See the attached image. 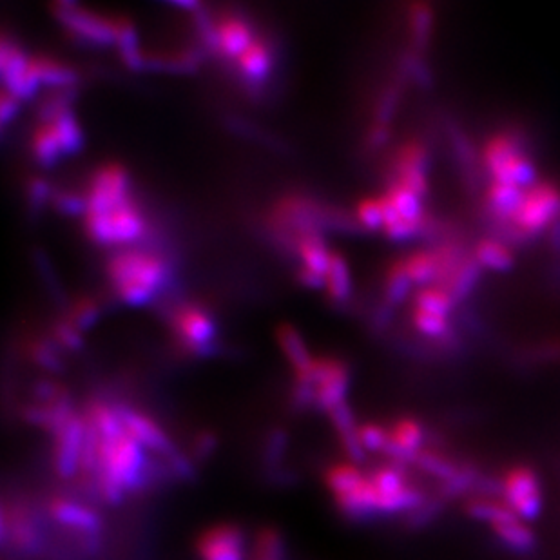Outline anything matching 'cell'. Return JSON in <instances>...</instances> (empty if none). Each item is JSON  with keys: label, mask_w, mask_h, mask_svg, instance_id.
Segmentation results:
<instances>
[{"label": "cell", "mask_w": 560, "mask_h": 560, "mask_svg": "<svg viewBox=\"0 0 560 560\" xmlns=\"http://www.w3.org/2000/svg\"><path fill=\"white\" fill-rule=\"evenodd\" d=\"M450 136H452V144H454L457 162L461 164L463 173L468 178V185L475 187L477 182H479V174L477 173L481 171V165H479V160H477V155H475L474 147L468 142V138L463 136V133L455 126L450 127Z\"/></svg>", "instance_id": "obj_33"}, {"label": "cell", "mask_w": 560, "mask_h": 560, "mask_svg": "<svg viewBox=\"0 0 560 560\" xmlns=\"http://www.w3.org/2000/svg\"><path fill=\"white\" fill-rule=\"evenodd\" d=\"M417 468L423 470L425 474L432 475L437 481L443 484L452 483L459 474H461V466H457L454 461H450L446 455L439 454L437 450L425 448L421 454L417 455Z\"/></svg>", "instance_id": "obj_26"}, {"label": "cell", "mask_w": 560, "mask_h": 560, "mask_svg": "<svg viewBox=\"0 0 560 560\" xmlns=\"http://www.w3.org/2000/svg\"><path fill=\"white\" fill-rule=\"evenodd\" d=\"M51 124L55 126L58 133V140H60V145H62V153L66 155H75L77 151L82 149L84 145V136H82V131L78 127L77 120L71 111H64L55 118L51 120Z\"/></svg>", "instance_id": "obj_34"}, {"label": "cell", "mask_w": 560, "mask_h": 560, "mask_svg": "<svg viewBox=\"0 0 560 560\" xmlns=\"http://www.w3.org/2000/svg\"><path fill=\"white\" fill-rule=\"evenodd\" d=\"M98 318V305L95 301L80 300L77 305H73L71 310V323L77 327L78 330L89 329L95 319Z\"/></svg>", "instance_id": "obj_42"}, {"label": "cell", "mask_w": 560, "mask_h": 560, "mask_svg": "<svg viewBox=\"0 0 560 560\" xmlns=\"http://www.w3.org/2000/svg\"><path fill=\"white\" fill-rule=\"evenodd\" d=\"M198 560H247V535L234 522L205 528L194 542Z\"/></svg>", "instance_id": "obj_9"}, {"label": "cell", "mask_w": 560, "mask_h": 560, "mask_svg": "<svg viewBox=\"0 0 560 560\" xmlns=\"http://www.w3.org/2000/svg\"><path fill=\"white\" fill-rule=\"evenodd\" d=\"M0 75L4 89L19 100H28L39 89V82L29 68V57L6 37L0 44Z\"/></svg>", "instance_id": "obj_11"}, {"label": "cell", "mask_w": 560, "mask_h": 560, "mask_svg": "<svg viewBox=\"0 0 560 560\" xmlns=\"http://www.w3.org/2000/svg\"><path fill=\"white\" fill-rule=\"evenodd\" d=\"M298 254H300L303 267L309 271L318 272L321 276L327 274L329 269L330 254L323 240L314 231L301 232L298 236Z\"/></svg>", "instance_id": "obj_22"}, {"label": "cell", "mask_w": 560, "mask_h": 560, "mask_svg": "<svg viewBox=\"0 0 560 560\" xmlns=\"http://www.w3.org/2000/svg\"><path fill=\"white\" fill-rule=\"evenodd\" d=\"M298 383H307L314 390V408L325 410L329 414L336 406L347 403L348 367L339 359L319 358L314 359V365L309 374L296 379Z\"/></svg>", "instance_id": "obj_5"}, {"label": "cell", "mask_w": 560, "mask_h": 560, "mask_svg": "<svg viewBox=\"0 0 560 560\" xmlns=\"http://www.w3.org/2000/svg\"><path fill=\"white\" fill-rule=\"evenodd\" d=\"M116 46L120 49V55L124 58L127 68H145V58L138 51L135 29H133V24L127 19H120V31H118Z\"/></svg>", "instance_id": "obj_37"}, {"label": "cell", "mask_w": 560, "mask_h": 560, "mask_svg": "<svg viewBox=\"0 0 560 560\" xmlns=\"http://www.w3.org/2000/svg\"><path fill=\"white\" fill-rule=\"evenodd\" d=\"M17 107H19V98L13 97L6 89H2V95H0V122H2V126H6L15 116Z\"/></svg>", "instance_id": "obj_46"}, {"label": "cell", "mask_w": 560, "mask_h": 560, "mask_svg": "<svg viewBox=\"0 0 560 560\" xmlns=\"http://www.w3.org/2000/svg\"><path fill=\"white\" fill-rule=\"evenodd\" d=\"M414 287L412 280L408 278L406 274L405 263L403 260L394 261L390 265V271L387 274V285H385V290H387V301L388 305H399L406 300V296L410 294V290Z\"/></svg>", "instance_id": "obj_36"}, {"label": "cell", "mask_w": 560, "mask_h": 560, "mask_svg": "<svg viewBox=\"0 0 560 560\" xmlns=\"http://www.w3.org/2000/svg\"><path fill=\"white\" fill-rule=\"evenodd\" d=\"M388 434H390V439H388L387 450H385L388 461L401 464V466L416 463L417 455L425 450L423 448L425 445L423 425L414 417H403V419H397L396 423L388 428Z\"/></svg>", "instance_id": "obj_13"}, {"label": "cell", "mask_w": 560, "mask_h": 560, "mask_svg": "<svg viewBox=\"0 0 560 560\" xmlns=\"http://www.w3.org/2000/svg\"><path fill=\"white\" fill-rule=\"evenodd\" d=\"M388 200L394 203V207L397 209V213L401 214L403 218H406L408 222L414 223H425L426 216L425 211H423V203H421V198L417 194L408 191L406 187H403L397 182H392V185L388 187L387 193H385Z\"/></svg>", "instance_id": "obj_30"}, {"label": "cell", "mask_w": 560, "mask_h": 560, "mask_svg": "<svg viewBox=\"0 0 560 560\" xmlns=\"http://www.w3.org/2000/svg\"><path fill=\"white\" fill-rule=\"evenodd\" d=\"M455 305H457V301L454 300V296L439 285L421 287L414 296V309L434 312V314L445 316V318H448L454 312Z\"/></svg>", "instance_id": "obj_27"}, {"label": "cell", "mask_w": 560, "mask_h": 560, "mask_svg": "<svg viewBox=\"0 0 560 560\" xmlns=\"http://www.w3.org/2000/svg\"><path fill=\"white\" fill-rule=\"evenodd\" d=\"M300 280L310 287V289H319V287H325V276H321L318 272L309 271V269H301Z\"/></svg>", "instance_id": "obj_49"}, {"label": "cell", "mask_w": 560, "mask_h": 560, "mask_svg": "<svg viewBox=\"0 0 560 560\" xmlns=\"http://www.w3.org/2000/svg\"><path fill=\"white\" fill-rule=\"evenodd\" d=\"M406 274L414 285L428 287L437 281V258L434 251H416L408 254L405 260Z\"/></svg>", "instance_id": "obj_28"}, {"label": "cell", "mask_w": 560, "mask_h": 560, "mask_svg": "<svg viewBox=\"0 0 560 560\" xmlns=\"http://www.w3.org/2000/svg\"><path fill=\"white\" fill-rule=\"evenodd\" d=\"M428 165H430V155H428L425 145L419 144V142H408L397 151L394 171L396 174L405 173V171L428 173Z\"/></svg>", "instance_id": "obj_35"}, {"label": "cell", "mask_w": 560, "mask_h": 560, "mask_svg": "<svg viewBox=\"0 0 560 560\" xmlns=\"http://www.w3.org/2000/svg\"><path fill=\"white\" fill-rule=\"evenodd\" d=\"M464 512L474 521L486 522L490 526L508 524V522L521 521L512 508L504 501L493 499V497H474L464 504Z\"/></svg>", "instance_id": "obj_18"}, {"label": "cell", "mask_w": 560, "mask_h": 560, "mask_svg": "<svg viewBox=\"0 0 560 560\" xmlns=\"http://www.w3.org/2000/svg\"><path fill=\"white\" fill-rule=\"evenodd\" d=\"M174 327L185 348L198 356H207L216 336L214 321L205 310L187 305L176 312Z\"/></svg>", "instance_id": "obj_12"}, {"label": "cell", "mask_w": 560, "mask_h": 560, "mask_svg": "<svg viewBox=\"0 0 560 560\" xmlns=\"http://www.w3.org/2000/svg\"><path fill=\"white\" fill-rule=\"evenodd\" d=\"M475 260L483 269L495 272L512 271L515 265V254L508 243L501 242L497 238H484L475 245Z\"/></svg>", "instance_id": "obj_19"}, {"label": "cell", "mask_w": 560, "mask_h": 560, "mask_svg": "<svg viewBox=\"0 0 560 560\" xmlns=\"http://www.w3.org/2000/svg\"><path fill=\"white\" fill-rule=\"evenodd\" d=\"M57 19L80 39L109 46L118 42L120 19H107L93 11L84 10L75 2H58L53 6Z\"/></svg>", "instance_id": "obj_7"}, {"label": "cell", "mask_w": 560, "mask_h": 560, "mask_svg": "<svg viewBox=\"0 0 560 560\" xmlns=\"http://www.w3.org/2000/svg\"><path fill=\"white\" fill-rule=\"evenodd\" d=\"M410 20H412V33H414L417 48H425L426 42L430 39V33H432V24H434V15H432L430 6H426V4L412 6Z\"/></svg>", "instance_id": "obj_39"}, {"label": "cell", "mask_w": 560, "mask_h": 560, "mask_svg": "<svg viewBox=\"0 0 560 560\" xmlns=\"http://www.w3.org/2000/svg\"><path fill=\"white\" fill-rule=\"evenodd\" d=\"M524 142L515 133H497L493 135L483 149V167L493 180H499L506 167L512 164L517 156L524 155Z\"/></svg>", "instance_id": "obj_14"}, {"label": "cell", "mask_w": 560, "mask_h": 560, "mask_svg": "<svg viewBox=\"0 0 560 560\" xmlns=\"http://www.w3.org/2000/svg\"><path fill=\"white\" fill-rule=\"evenodd\" d=\"M330 421L334 425V430L339 437V443L343 446L345 454L348 455L350 463L361 464L365 461V448L361 445V437H359V425L352 416V410L347 403L336 406L334 410L329 412Z\"/></svg>", "instance_id": "obj_15"}, {"label": "cell", "mask_w": 560, "mask_h": 560, "mask_svg": "<svg viewBox=\"0 0 560 560\" xmlns=\"http://www.w3.org/2000/svg\"><path fill=\"white\" fill-rule=\"evenodd\" d=\"M33 156L40 165L51 167L57 164L58 158H62V145L58 140V133L55 126L51 122H40V126L33 133V142H31Z\"/></svg>", "instance_id": "obj_23"}, {"label": "cell", "mask_w": 560, "mask_h": 560, "mask_svg": "<svg viewBox=\"0 0 560 560\" xmlns=\"http://www.w3.org/2000/svg\"><path fill=\"white\" fill-rule=\"evenodd\" d=\"M276 338H278V343H280L285 358L289 359L290 365L296 372V379L307 376L310 368L314 365V358L310 356L309 350L305 347L300 332L294 329L292 325L283 323L276 330Z\"/></svg>", "instance_id": "obj_17"}, {"label": "cell", "mask_w": 560, "mask_h": 560, "mask_svg": "<svg viewBox=\"0 0 560 560\" xmlns=\"http://www.w3.org/2000/svg\"><path fill=\"white\" fill-rule=\"evenodd\" d=\"M49 519L57 522L64 530L73 533L78 539V546L84 551L97 550L102 537V517L97 510L89 508L71 497H51L48 503Z\"/></svg>", "instance_id": "obj_4"}, {"label": "cell", "mask_w": 560, "mask_h": 560, "mask_svg": "<svg viewBox=\"0 0 560 560\" xmlns=\"http://www.w3.org/2000/svg\"><path fill=\"white\" fill-rule=\"evenodd\" d=\"M129 200V174L122 165L106 164L93 174L87 194L86 211L106 213Z\"/></svg>", "instance_id": "obj_10"}, {"label": "cell", "mask_w": 560, "mask_h": 560, "mask_svg": "<svg viewBox=\"0 0 560 560\" xmlns=\"http://www.w3.org/2000/svg\"><path fill=\"white\" fill-rule=\"evenodd\" d=\"M503 501L521 521H535L542 512L539 475L530 466H512L501 477Z\"/></svg>", "instance_id": "obj_6"}, {"label": "cell", "mask_w": 560, "mask_h": 560, "mask_svg": "<svg viewBox=\"0 0 560 560\" xmlns=\"http://www.w3.org/2000/svg\"><path fill=\"white\" fill-rule=\"evenodd\" d=\"M492 532L499 541L503 542L504 548L515 553H530L537 546V537L522 521L508 522L493 526Z\"/></svg>", "instance_id": "obj_25"}, {"label": "cell", "mask_w": 560, "mask_h": 560, "mask_svg": "<svg viewBox=\"0 0 560 560\" xmlns=\"http://www.w3.org/2000/svg\"><path fill=\"white\" fill-rule=\"evenodd\" d=\"M216 40L218 51L223 57L238 60L245 49L251 46V26L240 17H225L216 24Z\"/></svg>", "instance_id": "obj_16"}, {"label": "cell", "mask_w": 560, "mask_h": 560, "mask_svg": "<svg viewBox=\"0 0 560 560\" xmlns=\"http://www.w3.org/2000/svg\"><path fill=\"white\" fill-rule=\"evenodd\" d=\"M359 223L367 229V231H377L383 229V209L379 198H365L358 205V214H356Z\"/></svg>", "instance_id": "obj_41"}, {"label": "cell", "mask_w": 560, "mask_h": 560, "mask_svg": "<svg viewBox=\"0 0 560 560\" xmlns=\"http://www.w3.org/2000/svg\"><path fill=\"white\" fill-rule=\"evenodd\" d=\"M325 289L332 300L345 301L350 296V272L347 261L338 252L330 254L329 269L325 274Z\"/></svg>", "instance_id": "obj_31"}, {"label": "cell", "mask_w": 560, "mask_h": 560, "mask_svg": "<svg viewBox=\"0 0 560 560\" xmlns=\"http://www.w3.org/2000/svg\"><path fill=\"white\" fill-rule=\"evenodd\" d=\"M84 222L89 238L104 247L129 245L142 238L145 232L144 216L131 200L106 213L86 211Z\"/></svg>", "instance_id": "obj_2"}, {"label": "cell", "mask_w": 560, "mask_h": 560, "mask_svg": "<svg viewBox=\"0 0 560 560\" xmlns=\"http://www.w3.org/2000/svg\"><path fill=\"white\" fill-rule=\"evenodd\" d=\"M33 358H35V361H37L39 365L49 368V370H58V367H60L57 354L53 352V348H49L48 345H44V343L33 345Z\"/></svg>", "instance_id": "obj_45"}, {"label": "cell", "mask_w": 560, "mask_h": 560, "mask_svg": "<svg viewBox=\"0 0 560 560\" xmlns=\"http://www.w3.org/2000/svg\"><path fill=\"white\" fill-rule=\"evenodd\" d=\"M381 209H383V231L390 240L394 242H406L410 238H414L417 234L425 232V223L408 222L401 214L397 213L394 203L388 200L387 196H379Z\"/></svg>", "instance_id": "obj_21"}, {"label": "cell", "mask_w": 560, "mask_h": 560, "mask_svg": "<svg viewBox=\"0 0 560 560\" xmlns=\"http://www.w3.org/2000/svg\"><path fill=\"white\" fill-rule=\"evenodd\" d=\"M249 560H287V546L281 533L271 526L263 528L254 541Z\"/></svg>", "instance_id": "obj_32"}, {"label": "cell", "mask_w": 560, "mask_h": 560, "mask_svg": "<svg viewBox=\"0 0 560 560\" xmlns=\"http://www.w3.org/2000/svg\"><path fill=\"white\" fill-rule=\"evenodd\" d=\"M55 336H57L58 341H60V345L71 348V350H77V348H80V345H82V339H80L78 329L71 321L58 323L57 327H55Z\"/></svg>", "instance_id": "obj_44"}, {"label": "cell", "mask_w": 560, "mask_h": 560, "mask_svg": "<svg viewBox=\"0 0 560 560\" xmlns=\"http://www.w3.org/2000/svg\"><path fill=\"white\" fill-rule=\"evenodd\" d=\"M29 196H31V202L35 203V205L44 203L46 196H48V185H46V182H42L39 178L31 180V184H29Z\"/></svg>", "instance_id": "obj_48"}, {"label": "cell", "mask_w": 560, "mask_h": 560, "mask_svg": "<svg viewBox=\"0 0 560 560\" xmlns=\"http://www.w3.org/2000/svg\"><path fill=\"white\" fill-rule=\"evenodd\" d=\"M412 321H414V327L428 338L443 339L450 334L448 318L434 314V312L414 309Z\"/></svg>", "instance_id": "obj_38"}, {"label": "cell", "mask_w": 560, "mask_h": 560, "mask_svg": "<svg viewBox=\"0 0 560 560\" xmlns=\"http://www.w3.org/2000/svg\"><path fill=\"white\" fill-rule=\"evenodd\" d=\"M29 68L33 77L40 84L48 87H58V89H66L75 84L77 75L73 69L60 64L57 60L49 57H33L29 58Z\"/></svg>", "instance_id": "obj_20"}, {"label": "cell", "mask_w": 560, "mask_h": 560, "mask_svg": "<svg viewBox=\"0 0 560 560\" xmlns=\"http://www.w3.org/2000/svg\"><path fill=\"white\" fill-rule=\"evenodd\" d=\"M107 276L126 305H145L162 289L167 278L165 261L140 249L116 252L107 263Z\"/></svg>", "instance_id": "obj_1"}, {"label": "cell", "mask_w": 560, "mask_h": 560, "mask_svg": "<svg viewBox=\"0 0 560 560\" xmlns=\"http://www.w3.org/2000/svg\"><path fill=\"white\" fill-rule=\"evenodd\" d=\"M557 220H560V187L551 182H537L526 189L512 223L524 240L530 242L537 234L551 229Z\"/></svg>", "instance_id": "obj_3"}, {"label": "cell", "mask_w": 560, "mask_h": 560, "mask_svg": "<svg viewBox=\"0 0 560 560\" xmlns=\"http://www.w3.org/2000/svg\"><path fill=\"white\" fill-rule=\"evenodd\" d=\"M53 203L60 213L64 214H86L87 202L78 198L75 194L58 193L53 196Z\"/></svg>", "instance_id": "obj_43"}, {"label": "cell", "mask_w": 560, "mask_h": 560, "mask_svg": "<svg viewBox=\"0 0 560 560\" xmlns=\"http://www.w3.org/2000/svg\"><path fill=\"white\" fill-rule=\"evenodd\" d=\"M214 446H216V439H214V435H198V439H196V445H194V454L198 455V457L202 459V457H205V455H209L211 454V452H213Z\"/></svg>", "instance_id": "obj_47"}, {"label": "cell", "mask_w": 560, "mask_h": 560, "mask_svg": "<svg viewBox=\"0 0 560 560\" xmlns=\"http://www.w3.org/2000/svg\"><path fill=\"white\" fill-rule=\"evenodd\" d=\"M86 437V419L77 414H73L64 425L53 432L51 463L58 477L71 479L80 472Z\"/></svg>", "instance_id": "obj_8"}, {"label": "cell", "mask_w": 560, "mask_h": 560, "mask_svg": "<svg viewBox=\"0 0 560 560\" xmlns=\"http://www.w3.org/2000/svg\"><path fill=\"white\" fill-rule=\"evenodd\" d=\"M236 64L251 82H261L271 71V53L261 40H254L251 46L245 49L240 58L236 60Z\"/></svg>", "instance_id": "obj_24"}, {"label": "cell", "mask_w": 560, "mask_h": 560, "mask_svg": "<svg viewBox=\"0 0 560 560\" xmlns=\"http://www.w3.org/2000/svg\"><path fill=\"white\" fill-rule=\"evenodd\" d=\"M481 274H483V267L479 265V261L475 260L474 256H466V260L461 263L459 271L455 272L446 290L454 296L457 303H461L474 292Z\"/></svg>", "instance_id": "obj_29"}, {"label": "cell", "mask_w": 560, "mask_h": 560, "mask_svg": "<svg viewBox=\"0 0 560 560\" xmlns=\"http://www.w3.org/2000/svg\"><path fill=\"white\" fill-rule=\"evenodd\" d=\"M359 437H361V445L365 448V452L385 454L390 434H388V428L374 425V423H365V425L359 426Z\"/></svg>", "instance_id": "obj_40"}]
</instances>
